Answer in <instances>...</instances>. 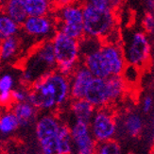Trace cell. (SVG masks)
I'll return each mask as SVG.
<instances>
[{
  "label": "cell",
  "instance_id": "4",
  "mask_svg": "<svg viewBox=\"0 0 154 154\" xmlns=\"http://www.w3.org/2000/svg\"><path fill=\"white\" fill-rule=\"evenodd\" d=\"M82 17L85 36L105 40L117 29V17L112 8H97L83 2Z\"/></svg>",
  "mask_w": 154,
  "mask_h": 154
},
{
  "label": "cell",
  "instance_id": "8",
  "mask_svg": "<svg viewBox=\"0 0 154 154\" xmlns=\"http://www.w3.org/2000/svg\"><path fill=\"white\" fill-rule=\"evenodd\" d=\"M61 120L53 112H46L37 117L35 133L43 154H61L58 132Z\"/></svg>",
  "mask_w": 154,
  "mask_h": 154
},
{
  "label": "cell",
  "instance_id": "10",
  "mask_svg": "<svg viewBox=\"0 0 154 154\" xmlns=\"http://www.w3.org/2000/svg\"><path fill=\"white\" fill-rule=\"evenodd\" d=\"M21 29L29 37L40 40H50L57 31L56 21L52 13L41 16H28L21 24Z\"/></svg>",
  "mask_w": 154,
  "mask_h": 154
},
{
  "label": "cell",
  "instance_id": "23",
  "mask_svg": "<svg viewBox=\"0 0 154 154\" xmlns=\"http://www.w3.org/2000/svg\"><path fill=\"white\" fill-rule=\"evenodd\" d=\"M19 128L16 116L11 111H6L0 115V133L3 135H10Z\"/></svg>",
  "mask_w": 154,
  "mask_h": 154
},
{
  "label": "cell",
  "instance_id": "26",
  "mask_svg": "<svg viewBox=\"0 0 154 154\" xmlns=\"http://www.w3.org/2000/svg\"><path fill=\"white\" fill-rule=\"evenodd\" d=\"M29 92V88L25 86V85H22L20 87H16V88H13L11 92L12 103L28 101Z\"/></svg>",
  "mask_w": 154,
  "mask_h": 154
},
{
  "label": "cell",
  "instance_id": "24",
  "mask_svg": "<svg viewBox=\"0 0 154 154\" xmlns=\"http://www.w3.org/2000/svg\"><path fill=\"white\" fill-rule=\"evenodd\" d=\"M94 154H121V146L115 139L97 143Z\"/></svg>",
  "mask_w": 154,
  "mask_h": 154
},
{
  "label": "cell",
  "instance_id": "32",
  "mask_svg": "<svg viewBox=\"0 0 154 154\" xmlns=\"http://www.w3.org/2000/svg\"><path fill=\"white\" fill-rule=\"evenodd\" d=\"M52 2L53 5H54V8H57V7H63L75 3H79L80 0H52Z\"/></svg>",
  "mask_w": 154,
  "mask_h": 154
},
{
  "label": "cell",
  "instance_id": "14",
  "mask_svg": "<svg viewBox=\"0 0 154 154\" xmlns=\"http://www.w3.org/2000/svg\"><path fill=\"white\" fill-rule=\"evenodd\" d=\"M82 63L91 72L94 78H108L111 76L100 48L82 56Z\"/></svg>",
  "mask_w": 154,
  "mask_h": 154
},
{
  "label": "cell",
  "instance_id": "12",
  "mask_svg": "<svg viewBox=\"0 0 154 154\" xmlns=\"http://www.w3.org/2000/svg\"><path fill=\"white\" fill-rule=\"evenodd\" d=\"M100 51L106 62L110 75L121 76L127 65L121 43H108L103 41Z\"/></svg>",
  "mask_w": 154,
  "mask_h": 154
},
{
  "label": "cell",
  "instance_id": "29",
  "mask_svg": "<svg viewBox=\"0 0 154 154\" xmlns=\"http://www.w3.org/2000/svg\"><path fill=\"white\" fill-rule=\"evenodd\" d=\"M153 107V98L151 96H146L142 101V110L144 112L148 113L151 111Z\"/></svg>",
  "mask_w": 154,
  "mask_h": 154
},
{
  "label": "cell",
  "instance_id": "25",
  "mask_svg": "<svg viewBox=\"0 0 154 154\" xmlns=\"http://www.w3.org/2000/svg\"><path fill=\"white\" fill-rule=\"evenodd\" d=\"M140 70L139 68L132 66L130 64H127L126 67L124 68L121 77L125 80L127 85L129 84H136L140 79Z\"/></svg>",
  "mask_w": 154,
  "mask_h": 154
},
{
  "label": "cell",
  "instance_id": "6",
  "mask_svg": "<svg viewBox=\"0 0 154 154\" xmlns=\"http://www.w3.org/2000/svg\"><path fill=\"white\" fill-rule=\"evenodd\" d=\"M127 64L139 68H146L150 63L151 41L150 36L144 30L131 32L122 45Z\"/></svg>",
  "mask_w": 154,
  "mask_h": 154
},
{
  "label": "cell",
  "instance_id": "28",
  "mask_svg": "<svg viewBox=\"0 0 154 154\" xmlns=\"http://www.w3.org/2000/svg\"><path fill=\"white\" fill-rule=\"evenodd\" d=\"M142 26H143V30L149 34V36L153 34V29H154V18L153 14L151 11L146 12L145 16L142 19Z\"/></svg>",
  "mask_w": 154,
  "mask_h": 154
},
{
  "label": "cell",
  "instance_id": "17",
  "mask_svg": "<svg viewBox=\"0 0 154 154\" xmlns=\"http://www.w3.org/2000/svg\"><path fill=\"white\" fill-rule=\"evenodd\" d=\"M22 39L19 34L0 41V60L2 63H11L21 52Z\"/></svg>",
  "mask_w": 154,
  "mask_h": 154
},
{
  "label": "cell",
  "instance_id": "31",
  "mask_svg": "<svg viewBox=\"0 0 154 154\" xmlns=\"http://www.w3.org/2000/svg\"><path fill=\"white\" fill-rule=\"evenodd\" d=\"M12 103L11 92H0V105L9 106Z\"/></svg>",
  "mask_w": 154,
  "mask_h": 154
},
{
  "label": "cell",
  "instance_id": "3",
  "mask_svg": "<svg viewBox=\"0 0 154 154\" xmlns=\"http://www.w3.org/2000/svg\"><path fill=\"white\" fill-rule=\"evenodd\" d=\"M127 87L128 85L121 76L93 78L84 98L96 109L111 106L124 97Z\"/></svg>",
  "mask_w": 154,
  "mask_h": 154
},
{
  "label": "cell",
  "instance_id": "34",
  "mask_svg": "<svg viewBox=\"0 0 154 154\" xmlns=\"http://www.w3.org/2000/svg\"><path fill=\"white\" fill-rule=\"evenodd\" d=\"M145 2H146V6H148V8L149 9V11H151L153 10V6H154L153 2H154V0H145Z\"/></svg>",
  "mask_w": 154,
  "mask_h": 154
},
{
  "label": "cell",
  "instance_id": "30",
  "mask_svg": "<svg viewBox=\"0 0 154 154\" xmlns=\"http://www.w3.org/2000/svg\"><path fill=\"white\" fill-rule=\"evenodd\" d=\"M84 3L97 7V8H111L109 0H84Z\"/></svg>",
  "mask_w": 154,
  "mask_h": 154
},
{
  "label": "cell",
  "instance_id": "7",
  "mask_svg": "<svg viewBox=\"0 0 154 154\" xmlns=\"http://www.w3.org/2000/svg\"><path fill=\"white\" fill-rule=\"evenodd\" d=\"M52 14L56 21L57 31L78 41L84 36L82 2L57 7Z\"/></svg>",
  "mask_w": 154,
  "mask_h": 154
},
{
  "label": "cell",
  "instance_id": "33",
  "mask_svg": "<svg viewBox=\"0 0 154 154\" xmlns=\"http://www.w3.org/2000/svg\"><path fill=\"white\" fill-rule=\"evenodd\" d=\"M124 1H125V0H109L110 7H111L112 9L116 10V9L119 8V7L123 4Z\"/></svg>",
  "mask_w": 154,
  "mask_h": 154
},
{
  "label": "cell",
  "instance_id": "36",
  "mask_svg": "<svg viewBox=\"0 0 154 154\" xmlns=\"http://www.w3.org/2000/svg\"><path fill=\"white\" fill-rule=\"evenodd\" d=\"M1 66H2V62H1V60H0V70H1Z\"/></svg>",
  "mask_w": 154,
  "mask_h": 154
},
{
  "label": "cell",
  "instance_id": "35",
  "mask_svg": "<svg viewBox=\"0 0 154 154\" xmlns=\"http://www.w3.org/2000/svg\"><path fill=\"white\" fill-rule=\"evenodd\" d=\"M3 2H4V0H0V7H1V5L3 4Z\"/></svg>",
  "mask_w": 154,
  "mask_h": 154
},
{
  "label": "cell",
  "instance_id": "18",
  "mask_svg": "<svg viewBox=\"0 0 154 154\" xmlns=\"http://www.w3.org/2000/svg\"><path fill=\"white\" fill-rule=\"evenodd\" d=\"M1 8L6 15H8L19 25H21L28 17L25 0H4Z\"/></svg>",
  "mask_w": 154,
  "mask_h": 154
},
{
  "label": "cell",
  "instance_id": "13",
  "mask_svg": "<svg viewBox=\"0 0 154 154\" xmlns=\"http://www.w3.org/2000/svg\"><path fill=\"white\" fill-rule=\"evenodd\" d=\"M68 77L71 99L84 98L85 92L94 78L91 72L82 63H80Z\"/></svg>",
  "mask_w": 154,
  "mask_h": 154
},
{
  "label": "cell",
  "instance_id": "19",
  "mask_svg": "<svg viewBox=\"0 0 154 154\" xmlns=\"http://www.w3.org/2000/svg\"><path fill=\"white\" fill-rule=\"evenodd\" d=\"M144 123L141 116L135 112H129L122 117V130L131 137H136L142 132Z\"/></svg>",
  "mask_w": 154,
  "mask_h": 154
},
{
  "label": "cell",
  "instance_id": "11",
  "mask_svg": "<svg viewBox=\"0 0 154 154\" xmlns=\"http://www.w3.org/2000/svg\"><path fill=\"white\" fill-rule=\"evenodd\" d=\"M71 138L76 154H94L97 142L94 139L89 123L74 121L70 126Z\"/></svg>",
  "mask_w": 154,
  "mask_h": 154
},
{
  "label": "cell",
  "instance_id": "2",
  "mask_svg": "<svg viewBox=\"0 0 154 154\" xmlns=\"http://www.w3.org/2000/svg\"><path fill=\"white\" fill-rule=\"evenodd\" d=\"M56 69L54 50L50 40L40 42L25 59L21 73L22 84L30 87L38 79Z\"/></svg>",
  "mask_w": 154,
  "mask_h": 154
},
{
  "label": "cell",
  "instance_id": "20",
  "mask_svg": "<svg viewBox=\"0 0 154 154\" xmlns=\"http://www.w3.org/2000/svg\"><path fill=\"white\" fill-rule=\"evenodd\" d=\"M28 16H41L52 13L54 5L51 0H25Z\"/></svg>",
  "mask_w": 154,
  "mask_h": 154
},
{
  "label": "cell",
  "instance_id": "27",
  "mask_svg": "<svg viewBox=\"0 0 154 154\" xmlns=\"http://www.w3.org/2000/svg\"><path fill=\"white\" fill-rule=\"evenodd\" d=\"M15 80L11 73L0 75V92H11L14 88Z\"/></svg>",
  "mask_w": 154,
  "mask_h": 154
},
{
  "label": "cell",
  "instance_id": "21",
  "mask_svg": "<svg viewBox=\"0 0 154 154\" xmlns=\"http://www.w3.org/2000/svg\"><path fill=\"white\" fill-rule=\"evenodd\" d=\"M21 25H19L11 18L6 15L3 11H0V41L20 34Z\"/></svg>",
  "mask_w": 154,
  "mask_h": 154
},
{
  "label": "cell",
  "instance_id": "9",
  "mask_svg": "<svg viewBox=\"0 0 154 154\" xmlns=\"http://www.w3.org/2000/svg\"><path fill=\"white\" fill-rule=\"evenodd\" d=\"M91 133L97 143L115 139L117 133V118L111 106L96 109L89 122Z\"/></svg>",
  "mask_w": 154,
  "mask_h": 154
},
{
  "label": "cell",
  "instance_id": "15",
  "mask_svg": "<svg viewBox=\"0 0 154 154\" xmlns=\"http://www.w3.org/2000/svg\"><path fill=\"white\" fill-rule=\"evenodd\" d=\"M11 112L16 116L19 127H28L36 121L39 111L29 101L12 103Z\"/></svg>",
  "mask_w": 154,
  "mask_h": 154
},
{
  "label": "cell",
  "instance_id": "1",
  "mask_svg": "<svg viewBox=\"0 0 154 154\" xmlns=\"http://www.w3.org/2000/svg\"><path fill=\"white\" fill-rule=\"evenodd\" d=\"M29 88L28 101L38 111L54 112L71 99L69 77L57 69L38 79Z\"/></svg>",
  "mask_w": 154,
  "mask_h": 154
},
{
  "label": "cell",
  "instance_id": "22",
  "mask_svg": "<svg viewBox=\"0 0 154 154\" xmlns=\"http://www.w3.org/2000/svg\"><path fill=\"white\" fill-rule=\"evenodd\" d=\"M58 142L59 149L61 154H72L74 148H73L70 126L66 123L61 122L58 132Z\"/></svg>",
  "mask_w": 154,
  "mask_h": 154
},
{
  "label": "cell",
  "instance_id": "16",
  "mask_svg": "<svg viewBox=\"0 0 154 154\" xmlns=\"http://www.w3.org/2000/svg\"><path fill=\"white\" fill-rule=\"evenodd\" d=\"M69 111L74 118V121L89 123L96 108L85 98H77L70 99Z\"/></svg>",
  "mask_w": 154,
  "mask_h": 154
},
{
  "label": "cell",
  "instance_id": "5",
  "mask_svg": "<svg viewBox=\"0 0 154 154\" xmlns=\"http://www.w3.org/2000/svg\"><path fill=\"white\" fill-rule=\"evenodd\" d=\"M56 60V69L69 76L82 63L79 41L56 31L50 39Z\"/></svg>",
  "mask_w": 154,
  "mask_h": 154
}]
</instances>
